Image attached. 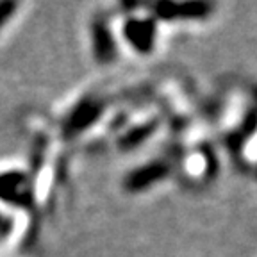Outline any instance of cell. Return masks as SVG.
I'll return each instance as SVG.
<instances>
[{"label":"cell","mask_w":257,"mask_h":257,"mask_svg":"<svg viewBox=\"0 0 257 257\" xmlns=\"http://www.w3.org/2000/svg\"><path fill=\"white\" fill-rule=\"evenodd\" d=\"M2 229L9 230V227H8V225H6V220H4V218L0 216V230H2Z\"/></svg>","instance_id":"9c48e42d"},{"label":"cell","mask_w":257,"mask_h":257,"mask_svg":"<svg viewBox=\"0 0 257 257\" xmlns=\"http://www.w3.org/2000/svg\"><path fill=\"white\" fill-rule=\"evenodd\" d=\"M29 177L22 172L0 173V200L8 204L27 207L31 204V188Z\"/></svg>","instance_id":"5b68a950"},{"label":"cell","mask_w":257,"mask_h":257,"mask_svg":"<svg viewBox=\"0 0 257 257\" xmlns=\"http://www.w3.org/2000/svg\"><path fill=\"white\" fill-rule=\"evenodd\" d=\"M91 48L96 63L111 64L116 59V40L104 18H95L91 24Z\"/></svg>","instance_id":"8992f818"},{"label":"cell","mask_w":257,"mask_h":257,"mask_svg":"<svg viewBox=\"0 0 257 257\" xmlns=\"http://www.w3.org/2000/svg\"><path fill=\"white\" fill-rule=\"evenodd\" d=\"M104 102L98 98H82L75 107L70 111L63 123V133L66 138H75L88 131L89 127L100 120L104 114Z\"/></svg>","instance_id":"6da1fadb"},{"label":"cell","mask_w":257,"mask_h":257,"mask_svg":"<svg viewBox=\"0 0 257 257\" xmlns=\"http://www.w3.org/2000/svg\"><path fill=\"white\" fill-rule=\"evenodd\" d=\"M156 131H157V121L149 120V121H145V123H140V125H136V127H133L131 131H127V133L120 138V143L118 145H120L121 150H134V149H138V147H141L147 140H150Z\"/></svg>","instance_id":"52a82bcc"},{"label":"cell","mask_w":257,"mask_h":257,"mask_svg":"<svg viewBox=\"0 0 257 257\" xmlns=\"http://www.w3.org/2000/svg\"><path fill=\"white\" fill-rule=\"evenodd\" d=\"M123 38L140 54H150L156 47L157 25L154 18H128L123 24Z\"/></svg>","instance_id":"7a4b0ae2"},{"label":"cell","mask_w":257,"mask_h":257,"mask_svg":"<svg viewBox=\"0 0 257 257\" xmlns=\"http://www.w3.org/2000/svg\"><path fill=\"white\" fill-rule=\"evenodd\" d=\"M16 9H18V4L16 2H11V0H6V2H0V31L15 16Z\"/></svg>","instance_id":"ba28073f"},{"label":"cell","mask_w":257,"mask_h":257,"mask_svg":"<svg viewBox=\"0 0 257 257\" xmlns=\"http://www.w3.org/2000/svg\"><path fill=\"white\" fill-rule=\"evenodd\" d=\"M213 6L207 2H159L154 6V13L159 20H204L211 15Z\"/></svg>","instance_id":"277c9868"},{"label":"cell","mask_w":257,"mask_h":257,"mask_svg":"<svg viewBox=\"0 0 257 257\" xmlns=\"http://www.w3.org/2000/svg\"><path fill=\"white\" fill-rule=\"evenodd\" d=\"M170 175V166L165 161H150L147 165H141L134 168L125 177L123 188L128 193H141L154 188V184H159Z\"/></svg>","instance_id":"3957f363"}]
</instances>
